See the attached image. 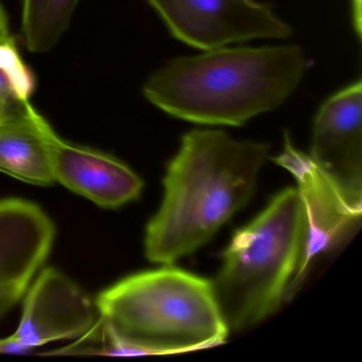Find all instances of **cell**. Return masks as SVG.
<instances>
[{
  "instance_id": "1",
  "label": "cell",
  "mask_w": 362,
  "mask_h": 362,
  "mask_svg": "<svg viewBox=\"0 0 362 362\" xmlns=\"http://www.w3.org/2000/svg\"><path fill=\"white\" fill-rule=\"evenodd\" d=\"M99 317L54 355H171L226 342L228 324L213 283L166 267L131 275L99 294Z\"/></svg>"
},
{
  "instance_id": "2",
  "label": "cell",
  "mask_w": 362,
  "mask_h": 362,
  "mask_svg": "<svg viewBox=\"0 0 362 362\" xmlns=\"http://www.w3.org/2000/svg\"><path fill=\"white\" fill-rule=\"evenodd\" d=\"M269 148L222 130L183 135L167 168L162 205L146 230L148 259L170 266L206 245L253 196Z\"/></svg>"
},
{
  "instance_id": "3",
  "label": "cell",
  "mask_w": 362,
  "mask_h": 362,
  "mask_svg": "<svg viewBox=\"0 0 362 362\" xmlns=\"http://www.w3.org/2000/svg\"><path fill=\"white\" fill-rule=\"evenodd\" d=\"M307 67L298 45L220 47L169 61L150 76L143 93L179 119L240 127L283 105Z\"/></svg>"
},
{
  "instance_id": "4",
  "label": "cell",
  "mask_w": 362,
  "mask_h": 362,
  "mask_svg": "<svg viewBox=\"0 0 362 362\" xmlns=\"http://www.w3.org/2000/svg\"><path fill=\"white\" fill-rule=\"evenodd\" d=\"M309 220L302 194L287 188L236 230L213 283L228 329L255 325L293 293L308 267Z\"/></svg>"
},
{
  "instance_id": "5",
  "label": "cell",
  "mask_w": 362,
  "mask_h": 362,
  "mask_svg": "<svg viewBox=\"0 0 362 362\" xmlns=\"http://www.w3.org/2000/svg\"><path fill=\"white\" fill-rule=\"evenodd\" d=\"M173 37L211 50L255 39L286 40L292 28L256 0H147Z\"/></svg>"
},
{
  "instance_id": "6",
  "label": "cell",
  "mask_w": 362,
  "mask_h": 362,
  "mask_svg": "<svg viewBox=\"0 0 362 362\" xmlns=\"http://www.w3.org/2000/svg\"><path fill=\"white\" fill-rule=\"evenodd\" d=\"M31 118L47 150L54 182L105 209H117L136 200L144 182L117 158L61 139L30 105Z\"/></svg>"
},
{
  "instance_id": "7",
  "label": "cell",
  "mask_w": 362,
  "mask_h": 362,
  "mask_svg": "<svg viewBox=\"0 0 362 362\" xmlns=\"http://www.w3.org/2000/svg\"><path fill=\"white\" fill-rule=\"evenodd\" d=\"M362 84L360 80L323 103L313 126L310 158L355 204L362 200Z\"/></svg>"
},
{
  "instance_id": "8",
  "label": "cell",
  "mask_w": 362,
  "mask_h": 362,
  "mask_svg": "<svg viewBox=\"0 0 362 362\" xmlns=\"http://www.w3.org/2000/svg\"><path fill=\"white\" fill-rule=\"evenodd\" d=\"M54 223L35 203L0 200V317L27 293L54 245Z\"/></svg>"
},
{
  "instance_id": "9",
  "label": "cell",
  "mask_w": 362,
  "mask_h": 362,
  "mask_svg": "<svg viewBox=\"0 0 362 362\" xmlns=\"http://www.w3.org/2000/svg\"><path fill=\"white\" fill-rule=\"evenodd\" d=\"M98 317L96 304L79 286L57 269L46 268L28 289L14 334L31 349L81 338Z\"/></svg>"
},
{
  "instance_id": "10",
  "label": "cell",
  "mask_w": 362,
  "mask_h": 362,
  "mask_svg": "<svg viewBox=\"0 0 362 362\" xmlns=\"http://www.w3.org/2000/svg\"><path fill=\"white\" fill-rule=\"evenodd\" d=\"M275 162L293 173L309 220L307 260L337 245L359 222L361 205L351 202L315 166L310 156L292 146L285 134L284 152Z\"/></svg>"
},
{
  "instance_id": "11",
  "label": "cell",
  "mask_w": 362,
  "mask_h": 362,
  "mask_svg": "<svg viewBox=\"0 0 362 362\" xmlns=\"http://www.w3.org/2000/svg\"><path fill=\"white\" fill-rule=\"evenodd\" d=\"M13 119L0 124V171L33 185H50L54 175L43 139L29 107Z\"/></svg>"
},
{
  "instance_id": "12",
  "label": "cell",
  "mask_w": 362,
  "mask_h": 362,
  "mask_svg": "<svg viewBox=\"0 0 362 362\" xmlns=\"http://www.w3.org/2000/svg\"><path fill=\"white\" fill-rule=\"evenodd\" d=\"M80 0H24L22 28L31 52H49L69 29Z\"/></svg>"
},
{
  "instance_id": "13",
  "label": "cell",
  "mask_w": 362,
  "mask_h": 362,
  "mask_svg": "<svg viewBox=\"0 0 362 362\" xmlns=\"http://www.w3.org/2000/svg\"><path fill=\"white\" fill-rule=\"evenodd\" d=\"M35 79L13 39L0 43V103L23 105L30 101Z\"/></svg>"
},
{
  "instance_id": "14",
  "label": "cell",
  "mask_w": 362,
  "mask_h": 362,
  "mask_svg": "<svg viewBox=\"0 0 362 362\" xmlns=\"http://www.w3.org/2000/svg\"><path fill=\"white\" fill-rule=\"evenodd\" d=\"M30 351L16 334L0 339V354H25Z\"/></svg>"
},
{
  "instance_id": "15",
  "label": "cell",
  "mask_w": 362,
  "mask_h": 362,
  "mask_svg": "<svg viewBox=\"0 0 362 362\" xmlns=\"http://www.w3.org/2000/svg\"><path fill=\"white\" fill-rule=\"evenodd\" d=\"M26 103L23 105H11L0 103V124H6L20 115L24 111Z\"/></svg>"
},
{
  "instance_id": "16",
  "label": "cell",
  "mask_w": 362,
  "mask_h": 362,
  "mask_svg": "<svg viewBox=\"0 0 362 362\" xmlns=\"http://www.w3.org/2000/svg\"><path fill=\"white\" fill-rule=\"evenodd\" d=\"M9 39H11V35H10L7 16L4 11V8L0 5V43L8 41Z\"/></svg>"
}]
</instances>
